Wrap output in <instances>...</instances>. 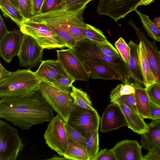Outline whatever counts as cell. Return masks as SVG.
Returning <instances> with one entry per match:
<instances>
[{
  "label": "cell",
  "instance_id": "6da1fadb",
  "mask_svg": "<svg viewBox=\"0 0 160 160\" xmlns=\"http://www.w3.org/2000/svg\"><path fill=\"white\" fill-rule=\"evenodd\" d=\"M0 98V118L22 130L49 122L53 117V109L38 90L27 96Z\"/></svg>",
  "mask_w": 160,
  "mask_h": 160
},
{
  "label": "cell",
  "instance_id": "7a4b0ae2",
  "mask_svg": "<svg viewBox=\"0 0 160 160\" xmlns=\"http://www.w3.org/2000/svg\"><path fill=\"white\" fill-rule=\"evenodd\" d=\"M71 49L82 63L92 60L100 61L115 72L123 83L131 82L128 65L121 57H113L104 54L96 43L87 38L77 42Z\"/></svg>",
  "mask_w": 160,
  "mask_h": 160
},
{
  "label": "cell",
  "instance_id": "3957f363",
  "mask_svg": "<svg viewBox=\"0 0 160 160\" xmlns=\"http://www.w3.org/2000/svg\"><path fill=\"white\" fill-rule=\"evenodd\" d=\"M40 80L30 69L11 72L0 82V98L18 97L29 95L38 90Z\"/></svg>",
  "mask_w": 160,
  "mask_h": 160
},
{
  "label": "cell",
  "instance_id": "277c9868",
  "mask_svg": "<svg viewBox=\"0 0 160 160\" xmlns=\"http://www.w3.org/2000/svg\"><path fill=\"white\" fill-rule=\"evenodd\" d=\"M49 105L67 122L74 106L70 88H62L40 81L38 90Z\"/></svg>",
  "mask_w": 160,
  "mask_h": 160
},
{
  "label": "cell",
  "instance_id": "5b68a950",
  "mask_svg": "<svg viewBox=\"0 0 160 160\" xmlns=\"http://www.w3.org/2000/svg\"><path fill=\"white\" fill-rule=\"evenodd\" d=\"M25 144L18 130L5 121L0 120V160H16Z\"/></svg>",
  "mask_w": 160,
  "mask_h": 160
},
{
  "label": "cell",
  "instance_id": "8992f818",
  "mask_svg": "<svg viewBox=\"0 0 160 160\" xmlns=\"http://www.w3.org/2000/svg\"><path fill=\"white\" fill-rule=\"evenodd\" d=\"M66 123L57 114L49 122L43 134L48 146L62 157H63L68 150L70 139Z\"/></svg>",
  "mask_w": 160,
  "mask_h": 160
},
{
  "label": "cell",
  "instance_id": "52a82bcc",
  "mask_svg": "<svg viewBox=\"0 0 160 160\" xmlns=\"http://www.w3.org/2000/svg\"><path fill=\"white\" fill-rule=\"evenodd\" d=\"M100 121L96 110L83 108L74 105L66 123L87 138L98 130Z\"/></svg>",
  "mask_w": 160,
  "mask_h": 160
},
{
  "label": "cell",
  "instance_id": "ba28073f",
  "mask_svg": "<svg viewBox=\"0 0 160 160\" xmlns=\"http://www.w3.org/2000/svg\"><path fill=\"white\" fill-rule=\"evenodd\" d=\"M24 34L31 36L44 49L66 47L46 24L25 21L20 28Z\"/></svg>",
  "mask_w": 160,
  "mask_h": 160
},
{
  "label": "cell",
  "instance_id": "9c48e42d",
  "mask_svg": "<svg viewBox=\"0 0 160 160\" xmlns=\"http://www.w3.org/2000/svg\"><path fill=\"white\" fill-rule=\"evenodd\" d=\"M142 0H99L96 11L99 15L108 16L117 22L137 9Z\"/></svg>",
  "mask_w": 160,
  "mask_h": 160
},
{
  "label": "cell",
  "instance_id": "30bf717a",
  "mask_svg": "<svg viewBox=\"0 0 160 160\" xmlns=\"http://www.w3.org/2000/svg\"><path fill=\"white\" fill-rule=\"evenodd\" d=\"M57 60L67 73L75 81H88V73L83 63L70 48L56 50Z\"/></svg>",
  "mask_w": 160,
  "mask_h": 160
},
{
  "label": "cell",
  "instance_id": "8fae6325",
  "mask_svg": "<svg viewBox=\"0 0 160 160\" xmlns=\"http://www.w3.org/2000/svg\"><path fill=\"white\" fill-rule=\"evenodd\" d=\"M43 49L33 38L24 34L17 56L20 66L28 69L36 67L42 61Z\"/></svg>",
  "mask_w": 160,
  "mask_h": 160
},
{
  "label": "cell",
  "instance_id": "7c38bea8",
  "mask_svg": "<svg viewBox=\"0 0 160 160\" xmlns=\"http://www.w3.org/2000/svg\"><path fill=\"white\" fill-rule=\"evenodd\" d=\"M128 23L134 31L139 42L143 44L148 59L157 82L160 83V51L158 50L155 41H149L147 36L138 28L131 18L129 19Z\"/></svg>",
  "mask_w": 160,
  "mask_h": 160
},
{
  "label": "cell",
  "instance_id": "4fadbf2b",
  "mask_svg": "<svg viewBox=\"0 0 160 160\" xmlns=\"http://www.w3.org/2000/svg\"><path fill=\"white\" fill-rule=\"evenodd\" d=\"M24 34L20 29L9 31L0 40V55L9 63L19 53Z\"/></svg>",
  "mask_w": 160,
  "mask_h": 160
},
{
  "label": "cell",
  "instance_id": "5bb4252c",
  "mask_svg": "<svg viewBox=\"0 0 160 160\" xmlns=\"http://www.w3.org/2000/svg\"><path fill=\"white\" fill-rule=\"evenodd\" d=\"M127 126L125 118L119 106L112 103L108 105L101 117L100 131L105 132Z\"/></svg>",
  "mask_w": 160,
  "mask_h": 160
},
{
  "label": "cell",
  "instance_id": "9a60e30c",
  "mask_svg": "<svg viewBox=\"0 0 160 160\" xmlns=\"http://www.w3.org/2000/svg\"><path fill=\"white\" fill-rule=\"evenodd\" d=\"M142 146L136 140H126L112 148L116 160H143Z\"/></svg>",
  "mask_w": 160,
  "mask_h": 160
},
{
  "label": "cell",
  "instance_id": "2e32d148",
  "mask_svg": "<svg viewBox=\"0 0 160 160\" xmlns=\"http://www.w3.org/2000/svg\"><path fill=\"white\" fill-rule=\"evenodd\" d=\"M35 72L40 81L50 83L67 74L57 60L42 61L38 69Z\"/></svg>",
  "mask_w": 160,
  "mask_h": 160
},
{
  "label": "cell",
  "instance_id": "e0dca14e",
  "mask_svg": "<svg viewBox=\"0 0 160 160\" xmlns=\"http://www.w3.org/2000/svg\"><path fill=\"white\" fill-rule=\"evenodd\" d=\"M147 125L148 131L141 134L142 147L160 156V119L152 120Z\"/></svg>",
  "mask_w": 160,
  "mask_h": 160
},
{
  "label": "cell",
  "instance_id": "ac0fdd59",
  "mask_svg": "<svg viewBox=\"0 0 160 160\" xmlns=\"http://www.w3.org/2000/svg\"><path fill=\"white\" fill-rule=\"evenodd\" d=\"M82 63L91 78L121 80L120 78L115 72L100 61L89 60Z\"/></svg>",
  "mask_w": 160,
  "mask_h": 160
},
{
  "label": "cell",
  "instance_id": "d6986e66",
  "mask_svg": "<svg viewBox=\"0 0 160 160\" xmlns=\"http://www.w3.org/2000/svg\"><path fill=\"white\" fill-rule=\"evenodd\" d=\"M115 104L121 108L129 128L141 135L148 131V125L144 122V118L138 112L132 109L123 101H118Z\"/></svg>",
  "mask_w": 160,
  "mask_h": 160
},
{
  "label": "cell",
  "instance_id": "ffe728a7",
  "mask_svg": "<svg viewBox=\"0 0 160 160\" xmlns=\"http://www.w3.org/2000/svg\"><path fill=\"white\" fill-rule=\"evenodd\" d=\"M130 49L129 63L128 65L129 75L135 82L144 85L138 54V45L130 40L128 44Z\"/></svg>",
  "mask_w": 160,
  "mask_h": 160
},
{
  "label": "cell",
  "instance_id": "44dd1931",
  "mask_svg": "<svg viewBox=\"0 0 160 160\" xmlns=\"http://www.w3.org/2000/svg\"><path fill=\"white\" fill-rule=\"evenodd\" d=\"M138 50L144 86L147 88L157 82L156 79L148 59L144 45L141 42L138 45Z\"/></svg>",
  "mask_w": 160,
  "mask_h": 160
},
{
  "label": "cell",
  "instance_id": "7402d4cb",
  "mask_svg": "<svg viewBox=\"0 0 160 160\" xmlns=\"http://www.w3.org/2000/svg\"><path fill=\"white\" fill-rule=\"evenodd\" d=\"M135 88L134 95L138 113L144 118H148L150 101L146 88L133 82Z\"/></svg>",
  "mask_w": 160,
  "mask_h": 160
},
{
  "label": "cell",
  "instance_id": "603a6c76",
  "mask_svg": "<svg viewBox=\"0 0 160 160\" xmlns=\"http://www.w3.org/2000/svg\"><path fill=\"white\" fill-rule=\"evenodd\" d=\"M0 8L3 16L10 18L20 28L26 20L20 12L8 0H0Z\"/></svg>",
  "mask_w": 160,
  "mask_h": 160
},
{
  "label": "cell",
  "instance_id": "cb8c5ba5",
  "mask_svg": "<svg viewBox=\"0 0 160 160\" xmlns=\"http://www.w3.org/2000/svg\"><path fill=\"white\" fill-rule=\"evenodd\" d=\"M71 88L72 91L71 95L75 105L83 108L96 110L93 107L91 100L87 92L72 85Z\"/></svg>",
  "mask_w": 160,
  "mask_h": 160
},
{
  "label": "cell",
  "instance_id": "d4e9b609",
  "mask_svg": "<svg viewBox=\"0 0 160 160\" xmlns=\"http://www.w3.org/2000/svg\"><path fill=\"white\" fill-rule=\"evenodd\" d=\"M63 157L67 159L89 160L86 148L70 139L68 150Z\"/></svg>",
  "mask_w": 160,
  "mask_h": 160
},
{
  "label": "cell",
  "instance_id": "484cf974",
  "mask_svg": "<svg viewBox=\"0 0 160 160\" xmlns=\"http://www.w3.org/2000/svg\"><path fill=\"white\" fill-rule=\"evenodd\" d=\"M139 16L148 35L155 41L160 42V30L158 29L150 19L149 16L140 12L136 9L134 10Z\"/></svg>",
  "mask_w": 160,
  "mask_h": 160
},
{
  "label": "cell",
  "instance_id": "4316f807",
  "mask_svg": "<svg viewBox=\"0 0 160 160\" xmlns=\"http://www.w3.org/2000/svg\"><path fill=\"white\" fill-rule=\"evenodd\" d=\"M135 92L133 82L118 84L111 92L110 95L111 103H114L122 96L134 93Z\"/></svg>",
  "mask_w": 160,
  "mask_h": 160
},
{
  "label": "cell",
  "instance_id": "83f0119b",
  "mask_svg": "<svg viewBox=\"0 0 160 160\" xmlns=\"http://www.w3.org/2000/svg\"><path fill=\"white\" fill-rule=\"evenodd\" d=\"M46 25L52 29L66 47L72 49L76 46L77 41L66 31L55 25Z\"/></svg>",
  "mask_w": 160,
  "mask_h": 160
},
{
  "label": "cell",
  "instance_id": "f1b7e54d",
  "mask_svg": "<svg viewBox=\"0 0 160 160\" xmlns=\"http://www.w3.org/2000/svg\"><path fill=\"white\" fill-rule=\"evenodd\" d=\"M86 24L85 31L86 38L97 44L106 43L109 42L101 30L90 24Z\"/></svg>",
  "mask_w": 160,
  "mask_h": 160
},
{
  "label": "cell",
  "instance_id": "f546056e",
  "mask_svg": "<svg viewBox=\"0 0 160 160\" xmlns=\"http://www.w3.org/2000/svg\"><path fill=\"white\" fill-rule=\"evenodd\" d=\"M56 26L66 31L74 38L77 42L86 38L85 31L87 26L84 27L69 24H61Z\"/></svg>",
  "mask_w": 160,
  "mask_h": 160
},
{
  "label": "cell",
  "instance_id": "4dcf8cb0",
  "mask_svg": "<svg viewBox=\"0 0 160 160\" xmlns=\"http://www.w3.org/2000/svg\"><path fill=\"white\" fill-rule=\"evenodd\" d=\"M98 131H96L87 138L86 150L88 155L89 160H92L99 152Z\"/></svg>",
  "mask_w": 160,
  "mask_h": 160
},
{
  "label": "cell",
  "instance_id": "1f68e13d",
  "mask_svg": "<svg viewBox=\"0 0 160 160\" xmlns=\"http://www.w3.org/2000/svg\"><path fill=\"white\" fill-rule=\"evenodd\" d=\"M65 126L70 139L86 149L87 138L79 131L70 126L66 122Z\"/></svg>",
  "mask_w": 160,
  "mask_h": 160
},
{
  "label": "cell",
  "instance_id": "d6a6232c",
  "mask_svg": "<svg viewBox=\"0 0 160 160\" xmlns=\"http://www.w3.org/2000/svg\"><path fill=\"white\" fill-rule=\"evenodd\" d=\"M115 45L122 59L128 65L130 53V49L128 44L122 38L120 37L115 42Z\"/></svg>",
  "mask_w": 160,
  "mask_h": 160
},
{
  "label": "cell",
  "instance_id": "836d02e7",
  "mask_svg": "<svg viewBox=\"0 0 160 160\" xmlns=\"http://www.w3.org/2000/svg\"><path fill=\"white\" fill-rule=\"evenodd\" d=\"M146 89L150 102L160 107V83L156 82Z\"/></svg>",
  "mask_w": 160,
  "mask_h": 160
},
{
  "label": "cell",
  "instance_id": "e575fe53",
  "mask_svg": "<svg viewBox=\"0 0 160 160\" xmlns=\"http://www.w3.org/2000/svg\"><path fill=\"white\" fill-rule=\"evenodd\" d=\"M19 11L26 20L32 16V0H18Z\"/></svg>",
  "mask_w": 160,
  "mask_h": 160
},
{
  "label": "cell",
  "instance_id": "d590c367",
  "mask_svg": "<svg viewBox=\"0 0 160 160\" xmlns=\"http://www.w3.org/2000/svg\"><path fill=\"white\" fill-rule=\"evenodd\" d=\"M96 44L104 54L113 57H121L118 50L109 42L106 43Z\"/></svg>",
  "mask_w": 160,
  "mask_h": 160
},
{
  "label": "cell",
  "instance_id": "8d00e7d4",
  "mask_svg": "<svg viewBox=\"0 0 160 160\" xmlns=\"http://www.w3.org/2000/svg\"><path fill=\"white\" fill-rule=\"evenodd\" d=\"M75 81L68 74L51 82L55 86L64 88H70Z\"/></svg>",
  "mask_w": 160,
  "mask_h": 160
},
{
  "label": "cell",
  "instance_id": "74e56055",
  "mask_svg": "<svg viewBox=\"0 0 160 160\" xmlns=\"http://www.w3.org/2000/svg\"><path fill=\"white\" fill-rule=\"evenodd\" d=\"M92 160H116L112 149L107 148L101 150Z\"/></svg>",
  "mask_w": 160,
  "mask_h": 160
},
{
  "label": "cell",
  "instance_id": "f35d334b",
  "mask_svg": "<svg viewBox=\"0 0 160 160\" xmlns=\"http://www.w3.org/2000/svg\"><path fill=\"white\" fill-rule=\"evenodd\" d=\"M64 0H45L43 3L41 13L48 12L61 4Z\"/></svg>",
  "mask_w": 160,
  "mask_h": 160
},
{
  "label": "cell",
  "instance_id": "ab89813d",
  "mask_svg": "<svg viewBox=\"0 0 160 160\" xmlns=\"http://www.w3.org/2000/svg\"><path fill=\"white\" fill-rule=\"evenodd\" d=\"M119 101H124L132 109L138 112L134 93L122 96L113 104Z\"/></svg>",
  "mask_w": 160,
  "mask_h": 160
},
{
  "label": "cell",
  "instance_id": "60d3db41",
  "mask_svg": "<svg viewBox=\"0 0 160 160\" xmlns=\"http://www.w3.org/2000/svg\"><path fill=\"white\" fill-rule=\"evenodd\" d=\"M93 0H64L61 4L67 7L83 6Z\"/></svg>",
  "mask_w": 160,
  "mask_h": 160
},
{
  "label": "cell",
  "instance_id": "b9f144b4",
  "mask_svg": "<svg viewBox=\"0 0 160 160\" xmlns=\"http://www.w3.org/2000/svg\"><path fill=\"white\" fill-rule=\"evenodd\" d=\"M148 118L152 120L160 119V107L151 102H150Z\"/></svg>",
  "mask_w": 160,
  "mask_h": 160
},
{
  "label": "cell",
  "instance_id": "7bdbcfd3",
  "mask_svg": "<svg viewBox=\"0 0 160 160\" xmlns=\"http://www.w3.org/2000/svg\"><path fill=\"white\" fill-rule=\"evenodd\" d=\"M43 3V0H32V16L41 13Z\"/></svg>",
  "mask_w": 160,
  "mask_h": 160
},
{
  "label": "cell",
  "instance_id": "ee69618b",
  "mask_svg": "<svg viewBox=\"0 0 160 160\" xmlns=\"http://www.w3.org/2000/svg\"><path fill=\"white\" fill-rule=\"evenodd\" d=\"M143 160H160V156L151 151L143 156Z\"/></svg>",
  "mask_w": 160,
  "mask_h": 160
},
{
  "label": "cell",
  "instance_id": "f6af8a7d",
  "mask_svg": "<svg viewBox=\"0 0 160 160\" xmlns=\"http://www.w3.org/2000/svg\"><path fill=\"white\" fill-rule=\"evenodd\" d=\"M11 73V72L6 70L1 63H0V82L7 78L10 75Z\"/></svg>",
  "mask_w": 160,
  "mask_h": 160
},
{
  "label": "cell",
  "instance_id": "bcb514c9",
  "mask_svg": "<svg viewBox=\"0 0 160 160\" xmlns=\"http://www.w3.org/2000/svg\"><path fill=\"white\" fill-rule=\"evenodd\" d=\"M6 27L1 16L0 15V40L8 32Z\"/></svg>",
  "mask_w": 160,
  "mask_h": 160
},
{
  "label": "cell",
  "instance_id": "7dc6e473",
  "mask_svg": "<svg viewBox=\"0 0 160 160\" xmlns=\"http://www.w3.org/2000/svg\"><path fill=\"white\" fill-rule=\"evenodd\" d=\"M154 0H142L138 5L139 6L147 5L152 2Z\"/></svg>",
  "mask_w": 160,
  "mask_h": 160
},
{
  "label": "cell",
  "instance_id": "c3c4849f",
  "mask_svg": "<svg viewBox=\"0 0 160 160\" xmlns=\"http://www.w3.org/2000/svg\"><path fill=\"white\" fill-rule=\"evenodd\" d=\"M153 22L155 25L160 30V17L154 18Z\"/></svg>",
  "mask_w": 160,
  "mask_h": 160
},
{
  "label": "cell",
  "instance_id": "681fc988",
  "mask_svg": "<svg viewBox=\"0 0 160 160\" xmlns=\"http://www.w3.org/2000/svg\"><path fill=\"white\" fill-rule=\"evenodd\" d=\"M8 0L20 11L19 9L18 0Z\"/></svg>",
  "mask_w": 160,
  "mask_h": 160
},
{
  "label": "cell",
  "instance_id": "f907efd6",
  "mask_svg": "<svg viewBox=\"0 0 160 160\" xmlns=\"http://www.w3.org/2000/svg\"><path fill=\"white\" fill-rule=\"evenodd\" d=\"M44 2V1L45 0H43Z\"/></svg>",
  "mask_w": 160,
  "mask_h": 160
},
{
  "label": "cell",
  "instance_id": "816d5d0a",
  "mask_svg": "<svg viewBox=\"0 0 160 160\" xmlns=\"http://www.w3.org/2000/svg\"></svg>",
  "mask_w": 160,
  "mask_h": 160
}]
</instances>
